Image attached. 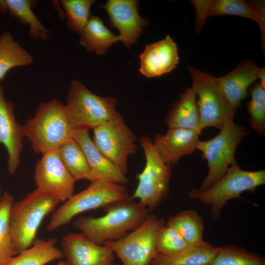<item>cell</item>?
<instances>
[{"mask_svg": "<svg viewBox=\"0 0 265 265\" xmlns=\"http://www.w3.org/2000/svg\"><path fill=\"white\" fill-rule=\"evenodd\" d=\"M23 131L34 152L43 154L57 150L73 138L75 130L69 120L65 105L54 99L39 105L34 116L23 126Z\"/></svg>", "mask_w": 265, "mask_h": 265, "instance_id": "cell-2", "label": "cell"}, {"mask_svg": "<svg viewBox=\"0 0 265 265\" xmlns=\"http://www.w3.org/2000/svg\"><path fill=\"white\" fill-rule=\"evenodd\" d=\"M165 224L163 219L149 214L135 229L118 240L105 243L123 265H150L157 254L159 233Z\"/></svg>", "mask_w": 265, "mask_h": 265, "instance_id": "cell-10", "label": "cell"}, {"mask_svg": "<svg viewBox=\"0 0 265 265\" xmlns=\"http://www.w3.org/2000/svg\"><path fill=\"white\" fill-rule=\"evenodd\" d=\"M2 195H1V193H0V201L1 198V197H2Z\"/></svg>", "mask_w": 265, "mask_h": 265, "instance_id": "cell-36", "label": "cell"}, {"mask_svg": "<svg viewBox=\"0 0 265 265\" xmlns=\"http://www.w3.org/2000/svg\"><path fill=\"white\" fill-rule=\"evenodd\" d=\"M195 12L196 32L199 33L206 19L211 16L233 15L255 21L260 31L262 49L265 46V21L262 20L248 1L241 0H191Z\"/></svg>", "mask_w": 265, "mask_h": 265, "instance_id": "cell-15", "label": "cell"}, {"mask_svg": "<svg viewBox=\"0 0 265 265\" xmlns=\"http://www.w3.org/2000/svg\"><path fill=\"white\" fill-rule=\"evenodd\" d=\"M34 62L33 56L14 40L8 31L0 36V81L9 70L16 67L30 65Z\"/></svg>", "mask_w": 265, "mask_h": 265, "instance_id": "cell-26", "label": "cell"}, {"mask_svg": "<svg viewBox=\"0 0 265 265\" xmlns=\"http://www.w3.org/2000/svg\"><path fill=\"white\" fill-rule=\"evenodd\" d=\"M248 133L244 127L232 121L225 124L212 138L199 140L197 149L203 153L209 170L198 190L210 187L225 175L229 167L236 161L235 155L237 148Z\"/></svg>", "mask_w": 265, "mask_h": 265, "instance_id": "cell-8", "label": "cell"}, {"mask_svg": "<svg viewBox=\"0 0 265 265\" xmlns=\"http://www.w3.org/2000/svg\"><path fill=\"white\" fill-rule=\"evenodd\" d=\"M192 80V87L198 99L196 105L201 131L213 127L221 130L233 121L236 110L229 103L212 74L188 66Z\"/></svg>", "mask_w": 265, "mask_h": 265, "instance_id": "cell-9", "label": "cell"}, {"mask_svg": "<svg viewBox=\"0 0 265 265\" xmlns=\"http://www.w3.org/2000/svg\"><path fill=\"white\" fill-rule=\"evenodd\" d=\"M199 135L192 130L168 128L165 134H156L153 144L161 159L172 165L197 149Z\"/></svg>", "mask_w": 265, "mask_h": 265, "instance_id": "cell-19", "label": "cell"}, {"mask_svg": "<svg viewBox=\"0 0 265 265\" xmlns=\"http://www.w3.org/2000/svg\"><path fill=\"white\" fill-rule=\"evenodd\" d=\"M265 184V170H245L236 161L229 167L225 175L210 187L203 190L192 187L187 194L190 198L198 199L211 206V216L216 220L229 200L239 198L241 193L244 191L254 192L257 187Z\"/></svg>", "mask_w": 265, "mask_h": 265, "instance_id": "cell-5", "label": "cell"}, {"mask_svg": "<svg viewBox=\"0 0 265 265\" xmlns=\"http://www.w3.org/2000/svg\"><path fill=\"white\" fill-rule=\"evenodd\" d=\"M207 265H265L260 255L236 245L216 247L215 253Z\"/></svg>", "mask_w": 265, "mask_h": 265, "instance_id": "cell-29", "label": "cell"}, {"mask_svg": "<svg viewBox=\"0 0 265 265\" xmlns=\"http://www.w3.org/2000/svg\"><path fill=\"white\" fill-rule=\"evenodd\" d=\"M139 1L108 0L101 7L106 10L112 27L119 32L120 41L128 48L137 41L148 21L138 13Z\"/></svg>", "mask_w": 265, "mask_h": 265, "instance_id": "cell-13", "label": "cell"}, {"mask_svg": "<svg viewBox=\"0 0 265 265\" xmlns=\"http://www.w3.org/2000/svg\"><path fill=\"white\" fill-rule=\"evenodd\" d=\"M117 100L101 97L78 80L72 81L67 93L65 110L74 130L94 129L115 118L119 113Z\"/></svg>", "mask_w": 265, "mask_h": 265, "instance_id": "cell-6", "label": "cell"}, {"mask_svg": "<svg viewBox=\"0 0 265 265\" xmlns=\"http://www.w3.org/2000/svg\"><path fill=\"white\" fill-rule=\"evenodd\" d=\"M79 44L87 52L103 55L115 43L120 41L116 35L104 24L101 18L91 15L88 22L80 34Z\"/></svg>", "mask_w": 265, "mask_h": 265, "instance_id": "cell-23", "label": "cell"}, {"mask_svg": "<svg viewBox=\"0 0 265 265\" xmlns=\"http://www.w3.org/2000/svg\"><path fill=\"white\" fill-rule=\"evenodd\" d=\"M14 202L12 195L5 192L0 201V265L9 262L18 253L13 242L9 226V213Z\"/></svg>", "mask_w": 265, "mask_h": 265, "instance_id": "cell-30", "label": "cell"}, {"mask_svg": "<svg viewBox=\"0 0 265 265\" xmlns=\"http://www.w3.org/2000/svg\"><path fill=\"white\" fill-rule=\"evenodd\" d=\"M259 79L260 80V84L265 89V67H260L259 73Z\"/></svg>", "mask_w": 265, "mask_h": 265, "instance_id": "cell-34", "label": "cell"}, {"mask_svg": "<svg viewBox=\"0 0 265 265\" xmlns=\"http://www.w3.org/2000/svg\"><path fill=\"white\" fill-rule=\"evenodd\" d=\"M56 239L36 238L28 248L22 251L3 265H46L64 257L56 246Z\"/></svg>", "mask_w": 265, "mask_h": 265, "instance_id": "cell-24", "label": "cell"}, {"mask_svg": "<svg viewBox=\"0 0 265 265\" xmlns=\"http://www.w3.org/2000/svg\"><path fill=\"white\" fill-rule=\"evenodd\" d=\"M62 251L68 265H116L114 253L82 233H70L61 241Z\"/></svg>", "mask_w": 265, "mask_h": 265, "instance_id": "cell-14", "label": "cell"}, {"mask_svg": "<svg viewBox=\"0 0 265 265\" xmlns=\"http://www.w3.org/2000/svg\"><path fill=\"white\" fill-rule=\"evenodd\" d=\"M251 100L247 104V110L250 115L251 129L260 135L265 133V89L259 83L250 89Z\"/></svg>", "mask_w": 265, "mask_h": 265, "instance_id": "cell-32", "label": "cell"}, {"mask_svg": "<svg viewBox=\"0 0 265 265\" xmlns=\"http://www.w3.org/2000/svg\"><path fill=\"white\" fill-rule=\"evenodd\" d=\"M56 265H68L66 262L63 261H59Z\"/></svg>", "mask_w": 265, "mask_h": 265, "instance_id": "cell-35", "label": "cell"}, {"mask_svg": "<svg viewBox=\"0 0 265 265\" xmlns=\"http://www.w3.org/2000/svg\"><path fill=\"white\" fill-rule=\"evenodd\" d=\"M139 141L145 154L146 164L136 176L138 184L130 201L138 199L139 204L151 211L168 194L172 166L161 159L148 136L142 135Z\"/></svg>", "mask_w": 265, "mask_h": 265, "instance_id": "cell-7", "label": "cell"}, {"mask_svg": "<svg viewBox=\"0 0 265 265\" xmlns=\"http://www.w3.org/2000/svg\"><path fill=\"white\" fill-rule=\"evenodd\" d=\"M260 69L252 61L246 60L227 74L215 77L217 84L234 109L237 110L248 95L250 86L259 79Z\"/></svg>", "mask_w": 265, "mask_h": 265, "instance_id": "cell-18", "label": "cell"}, {"mask_svg": "<svg viewBox=\"0 0 265 265\" xmlns=\"http://www.w3.org/2000/svg\"><path fill=\"white\" fill-rule=\"evenodd\" d=\"M94 0H61L59 3L65 11L68 29L80 34L91 16L90 8Z\"/></svg>", "mask_w": 265, "mask_h": 265, "instance_id": "cell-31", "label": "cell"}, {"mask_svg": "<svg viewBox=\"0 0 265 265\" xmlns=\"http://www.w3.org/2000/svg\"><path fill=\"white\" fill-rule=\"evenodd\" d=\"M24 136L23 126L15 119L14 106L5 98L0 85V143L8 153V170L11 175L14 174L19 167Z\"/></svg>", "mask_w": 265, "mask_h": 265, "instance_id": "cell-16", "label": "cell"}, {"mask_svg": "<svg viewBox=\"0 0 265 265\" xmlns=\"http://www.w3.org/2000/svg\"><path fill=\"white\" fill-rule=\"evenodd\" d=\"M196 95L192 87H187L174 102L168 112L165 123L168 128L194 130L200 134L202 131L196 105Z\"/></svg>", "mask_w": 265, "mask_h": 265, "instance_id": "cell-21", "label": "cell"}, {"mask_svg": "<svg viewBox=\"0 0 265 265\" xmlns=\"http://www.w3.org/2000/svg\"><path fill=\"white\" fill-rule=\"evenodd\" d=\"M130 197L124 185L103 180L91 182L87 188L73 194L54 211L47 230L53 231L66 225L83 212L130 201Z\"/></svg>", "mask_w": 265, "mask_h": 265, "instance_id": "cell-4", "label": "cell"}, {"mask_svg": "<svg viewBox=\"0 0 265 265\" xmlns=\"http://www.w3.org/2000/svg\"><path fill=\"white\" fill-rule=\"evenodd\" d=\"M34 180L36 189L60 202H64L74 194L75 181L56 150L42 154L36 164Z\"/></svg>", "mask_w": 265, "mask_h": 265, "instance_id": "cell-12", "label": "cell"}, {"mask_svg": "<svg viewBox=\"0 0 265 265\" xmlns=\"http://www.w3.org/2000/svg\"><path fill=\"white\" fill-rule=\"evenodd\" d=\"M93 141L100 151L124 174L129 157L138 147L137 137L119 113L115 118L95 128Z\"/></svg>", "mask_w": 265, "mask_h": 265, "instance_id": "cell-11", "label": "cell"}, {"mask_svg": "<svg viewBox=\"0 0 265 265\" xmlns=\"http://www.w3.org/2000/svg\"><path fill=\"white\" fill-rule=\"evenodd\" d=\"M216 247L202 241L170 253H157L150 265H207L213 257Z\"/></svg>", "mask_w": 265, "mask_h": 265, "instance_id": "cell-22", "label": "cell"}, {"mask_svg": "<svg viewBox=\"0 0 265 265\" xmlns=\"http://www.w3.org/2000/svg\"><path fill=\"white\" fill-rule=\"evenodd\" d=\"M60 203L36 188L13 203L9 213V226L18 254L32 244L42 221Z\"/></svg>", "mask_w": 265, "mask_h": 265, "instance_id": "cell-3", "label": "cell"}, {"mask_svg": "<svg viewBox=\"0 0 265 265\" xmlns=\"http://www.w3.org/2000/svg\"><path fill=\"white\" fill-rule=\"evenodd\" d=\"M105 208L106 213L101 217L81 216L73 222L76 229L101 245L124 238L141 224L150 211L138 202L132 201Z\"/></svg>", "mask_w": 265, "mask_h": 265, "instance_id": "cell-1", "label": "cell"}, {"mask_svg": "<svg viewBox=\"0 0 265 265\" xmlns=\"http://www.w3.org/2000/svg\"><path fill=\"white\" fill-rule=\"evenodd\" d=\"M89 130H75L73 138L83 151L91 172L96 180H103L123 185L129 179L97 148L88 132Z\"/></svg>", "mask_w": 265, "mask_h": 265, "instance_id": "cell-20", "label": "cell"}, {"mask_svg": "<svg viewBox=\"0 0 265 265\" xmlns=\"http://www.w3.org/2000/svg\"><path fill=\"white\" fill-rule=\"evenodd\" d=\"M165 224L175 229L189 245L203 240L204 221L193 210H185L170 216Z\"/></svg>", "mask_w": 265, "mask_h": 265, "instance_id": "cell-28", "label": "cell"}, {"mask_svg": "<svg viewBox=\"0 0 265 265\" xmlns=\"http://www.w3.org/2000/svg\"><path fill=\"white\" fill-rule=\"evenodd\" d=\"M139 58V72L148 78L171 72L179 61L177 46L169 35L146 46Z\"/></svg>", "mask_w": 265, "mask_h": 265, "instance_id": "cell-17", "label": "cell"}, {"mask_svg": "<svg viewBox=\"0 0 265 265\" xmlns=\"http://www.w3.org/2000/svg\"><path fill=\"white\" fill-rule=\"evenodd\" d=\"M35 3L30 0H0V11L8 12L11 17L18 18L23 25L28 26L30 37L46 41L50 31L32 11Z\"/></svg>", "mask_w": 265, "mask_h": 265, "instance_id": "cell-25", "label": "cell"}, {"mask_svg": "<svg viewBox=\"0 0 265 265\" xmlns=\"http://www.w3.org/2000/svg\"><path fill=\"white\" fill-rule=\"evenodd\" d=\"M56 151L75 181L81 179L91 182L97 181L91 172L83 151L73 138L63 143Z\"/></svg>", "mask_w": 265, "mask_h": 265, "instance_id": "cell-27", "label": "cell"}, {"mask_svg": "<svg viewBox=\"0 0 265 265\" xmlns=\"http://www.w3.org/2000/svg\"><path fill=\"white\" fill-rule=\"evenodd\" d=\"M189 245L173 227L165 224L159 231L157 241V253H170Z\"/></svg>", "mask_w": 265, "mask_h": 265, "instance_id": "cell-33", "label": "cell"}]
</instances>
